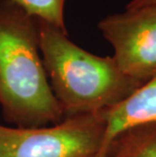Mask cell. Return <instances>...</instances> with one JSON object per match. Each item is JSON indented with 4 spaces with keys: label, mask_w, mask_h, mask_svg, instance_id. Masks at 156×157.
Segmentation results:
<instances>
[{
    "label": "cell",
    "mask_w": 156,
    "mask_h": 157,
    "mask_svg": "<svg viewBox=\"0 0 156 157\" xmlns=\"http://www.w3.org/2000/svg\"><path fill=\"white\" fill-rule=\"evenodd\" d=\"M0 105L4 119L18 128L64 119L43 63L38 19L12 0H0Z\"/></svg>",
    "instance_id": "1"
},
{
    "label": "cell",
    "mask_w": 156,
    "mask_h": 157,
    "mask_svg": "<svg viewBox=\"0 0 156 157\" xmlns=\"http://www.w3.org/2000/svg\"><path fill=\"white\" fill-rule=\"evenodd\" d=\"M101 157H156V123L136 126L121 133Z\"/></svg>",
    "instance_id": "6"
},
{
    "label": "cell",
    "mask_w": 156,
    "mask_h": 157,
    "mask_svg": "<svg viewBox=\"0 0 156 157\" xmlns=\"http://www.w3.org/2000/svg\"><path fill=\"white\" fill-rule=\"evenodd\" d=\"M97 28L126 75L143 82L156 75V4L107 15Z\"/></svg>",
    "instance_id": "4"
},
{
    "label": "cell",
    "mask_w": 156,
    "mask_h": 157,
    "mask_svg": "<svg viewBox=\"0 0 156 157\" xmlns=\"http://www.w3.org/2000/svg\"><path fill=\"white\" fill-rule=\"evenodd\" d=\"M43 63L64 118L101 113L145 82L126 75L114 57L80 48L66 33L38 19Z\"/></svg>",
    "instance_id": "2"
},
{
    "label": "cell",
    "mask_w": 156,
    "mask_h": 157,
    "mask_svg": "<svg viewBox=\"0 0 156 157\" xmlns=\"http://www.w3.org/2000/svg\"><path fill=\"white\" fill-rule=\"evenodd\" d=\"M29 15L67 34L64 8L66 0H12Z\"/></svg>",
    "instance_id": "7"
},
{
    "label": "cell",
    "mask_w": 156,
    "mask_h": 157,
    "mask_svg": "<svg viewBox=\"0 0 156 157\" xmlns=\"http://www.w3.org/2000/svg\"><path fill=\"white\" fill-rule=\"evenodd\" d=\"M105 133L102 113L36 128L0 125V157H97Z\"/></svg>",
    "instance_id": "3"
},
{
    "label": "cell",
    "mask_w": 156,
    "mask_h": 157,
    "mask_svg": "<svg viewBox=\"0 0 156 157\" xmlns=\"http://www.w3.org/2000/svg\"><path fill=\"white\" fill-rule=\"evenodd\" d=\"M156 0H131L130 2H128L126 8L127 9H134L139 7H144V6L148 5H155Z\"/></svg>",
    "instance_id": "8"
},
{
    "label": "cell",
    "mask_w": 156,
    "mask_h": 157,
    "mask_svg": "<svg viewBox=\"0 0 156 157\" xmlns=\"http://www.w3.org/2000/svg\"><path fill=\"white\" fill-rule=\"evenodd\" d=\"M105 133L97 157L104 155L112 140L133 127L156 123V75L112 108L102 113Z\"/></svg>",
    "instance_id": "5"
}]
</instances>
